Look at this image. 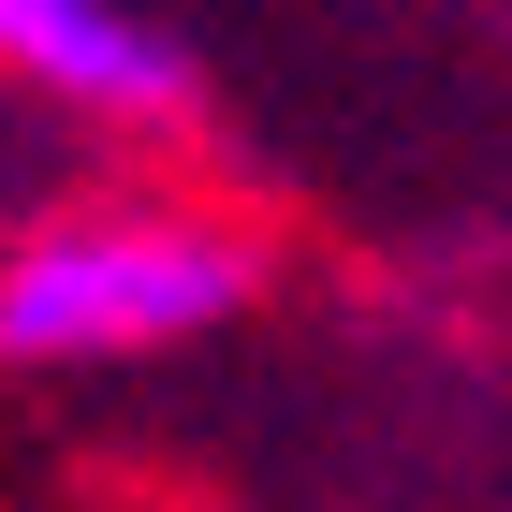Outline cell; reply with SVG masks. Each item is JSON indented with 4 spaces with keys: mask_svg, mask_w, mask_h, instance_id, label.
<instances>
[{
    "mask_svg": "<svg viewBox=\"0 0 512 512\" xmlns=\"http://www.w3.org/2000/svg\"><path fill=\"white\" fill-rule=\"evenodd\" d=\"M249 308V249L191 220H59L0 264V366H103L176 352Z\"/></svg>",
    "mask_w": 512,
    "mask_h": 512,
    "instance_id": "1",
    "label": "cell"
},
{
    "mask_svg": "<svg viewBox=\"0 0 512 512\" xmlns=\"http://www.w3.org/2000/svg\"><path fill=\"white\" fill-rule=\"evenodd\" d=\"M0 59L88 118H176L191 103V44L147 30L132 0H0Z\"/></svg>",
    "mask_w": 512,
    "mask_h": 512,
    "instance_id": "2",
    "label": "cell"
}]
</instances>
